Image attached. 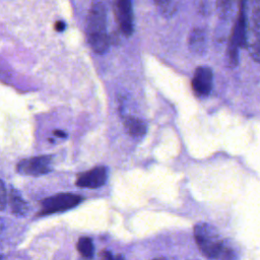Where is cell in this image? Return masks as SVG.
<instances>
[{"label":"cell","mask_w":260,"mask_h":260,"mask_svg":"<svg viewBox=\"0 0 260 260\" xmlns=\"http://www.w3.org/2000/svg\"><path fill=\"white\" fill-rule=\"evenodd\" d=\"M160 12L166 16H172L178 9L179 2L177 1H157L155 2Z\"/></svg>","instance_id":"obj_13"},{"label":"cell","mask_w":260,"mask_h":260,"mask_svg":"<svg viewBox=\"0 0 260 260\" xmlns=\"http://www.w3.org/2000/svg\"><path fill=\"white\" fill-rule=\"evenodd\" d=\"M55 135H57L58 137H61V138H65L67 136V133L65 131H62V130H59V129H56L54 130L53 132Z\"/></svg>","instance_id":"obj_19"},{"label":"cell","mask_w":260,"mask_h":260,"mask_svg":"<svg viewBox=\"0 0 260 260\" xmlns=\"http://www.w3.org/2000/svg\"><path fill=\"white\" fill-rule=\"evenodd\" d=\"M19 174L25 176H42L52 171V156L42 155L21 159L16 167Z\"/></svg>","instance_id":"obj_4"},{"label":"cell","mask_w":260,"mask_h":260,"mask_svg":"<svg viewBox=\"0 0 260 260\" xmlns=\"http://www.w3.org/2000/svg\"><path fill=\"white\" fill-rule=\"evenodd\" d=\"M102 260H116V258L109 251H104L102 254Z\"/></svg>","instance_id":"obj_17"},{"label":"cell","mask_w":260,"mask_h":260,"mask_svg":"<svg viewBox=\"0 0 260 260\" xmlns=\"http://www.w3.org/2000/svg\"><path fill=\"white\" fill-rule=\"evenodd\" d=\"M152 260H166V259L164 257H156V258H154Z\"/></svg>","instance_id":"obj_20"},{"label":"cell","mask_w":260,"mask_h":260,"mask_svg":"<svg viewBox=\"0 0 260 260\" xmlns=\"http://www.w3.org/2000/svg\"><path fill=\"white\" fill-rule=\"evenodd\" d=\"M55 29H56L57 31H63V30L65 29V23H64L63 21H61V20L56 21V23H55Z\"/></svg>","instance_id":"obj_18"},{"label":"cell","mask_w":260,"mask_h":260,"mask_svg":"<svg viewBox=\"0 0 260 260\" xmlns=\"http://www.w3.org/2000/svg\"><path fill=\"white\" fill-rule=\"evenodd\" d=\"M252 19L254 24L260 28V1H257L253 7Z\"/></svg>","instance_id":"obj_15"},{"label":"cell","mask_w":260,"mask_h":260,"mask_svg":"<svg viewBox=\"0 0 260 260\" xmlns=\"http://www.w3.org/2000/svg\"><path fill=\"white\" fill-rule=\"evenodd\" d=\"M8 199H9V205L13 214L17 216H23L24 214H26L28 210V205L16 190L12 189L10 191Z\"/></svg>","instance_id":"obj_11"},{"label":"cell","mask_w":260,"mask_h":260,"mask_svg":"<svg viewBox=\"0 0 260 260\" xmlns=\"http://www.w3.org/2000/svg\"><path fill=\"white\" fill-rule=\"evenodd\" d=\"M82 201V197L72 193H59L47 197L41 201V215H48L63 212L77 206Z\"/></svg>","instance_id":"obj_3"},{"label":"cell","mask_w":260,"mask_h":260,"mask_svg":"<svg viewBox=\"0 0 260 260\" xmlns=\"http://www.w3.org/2000/svg\"><path fill=\"white\" fill-rule=\"evenodd\" d=\"M115 16L120 29L125 36H131L133 32V9L129 0H120L115 3Z\"/></svg>","instance_id":"obj_6"},{"label":"cell","mask_w":260,"mask_h":260,"mask_svg":"<svg viewBox=\"0 0 260 260\" xmlns=\"http://www.w3.org/2000/svg\"><path fill=\"white\" fill-rule=\"evenodd\" d=\"M194 239L201 253L209 259H216L223 250V243L212 225L200 222L194 226Z\"/></svg>","instance_id":"obj_2"},{"label":"cell","mask_w":260,"mask_h":260,"mask_svg":"<svg viewBox=\"0 0 260 260\" xmlns=\"http://www.w3.org/2000/svg\"><path fill=\"white\" fill-rule=\"evenodd\" d=\"M76 248H77L79 254L83 258H85V259H91L92 258L94 249H93V244H92L91 239H89L87 237L80 238L77 242Z\"/></svg>","instance_id":"obj_12"},{"label":"cell","mask_w":260,"mask_h":260,"mask_svg":"<svg viewBox=\"0 0 260 260\" xmlns=\"http://www.w3.org/2000/svg\"><path fill=\"white\" fill-rule=\"evenodd\" d=\"M248 51L252 58L260 63V36L257 35L252 42L248 44Z\"/></svg>","instance_id":"obj_14"},{"label":"cell","mask_w":260,"mask_h":260,"mask_svg":"<svg viewBox=\"0 0 260 260\" xmlns=\"http://www.w3.org/2000/svg\"><path fill=\"white\" fill-rule=\"evenodd\" d=\"M86 36L93 52L104 54L108 51L110 39L107 34V9L103 2H93L89 8Z\"/></svg>","instance_id":"obj_1"},{"label":"cell","mask_w":260,"mask_h":260,"mask_svg":"<svg viewBox=\"0 0 260 260\" xmlns=\"http://www.w3.org/2000/svg\"><path fill=\"white\" fill-rule=\"evenodd\" d=\"M124 126L132 137H142L147 129L144 121L133 116H127L124 119Z\"/></svg>","instance_id":"obj_10"},{"label":"cell","mask_w":260,"mask_h":260,"mask_svg":"<svg viewBox=\"0 0 260 260\" xmlns=\"http://www.w3.org/2000/svg\"><path fill=\"white\" fill-rule=\"evenodd\" d=\"M247 32V20L244 11V2H242L228 47L239 49V47L246 46V42L248 39Z\"/></svg>","instance_id":"obj_8"},{"label":"cell","mask_w":260,"mask_h":260,"mask_svg":"<svg viewBox=\"0 0 260 260\" xmlns=\"http://www.w3.org/2000/svg\"><path fill=\"white\" fill-rule=\"evenodd\" d=\"M7 204V192L4 183L0 180V210H3Z\"/></svg>","instance_id":"obj_16"},{"label":"cell","mask_w":260,"mask_h":260,"mask_svg":"<svg viewBox=\"0 0 260 260\" xmlns=\"http://www.w3.org/2000/svg\"><path fill=\"white\" fill-rule=\"evenodd\" d=\"M188 45L190 50H192L197 54L204 52L206 48V34L204 29L200 27H196L192 29L189 35Z\"/></svg>","instance_id":"obj_9"},{"label":"cell","mask_w":260,"mask_h":260,"mask_svg":"<svg viewBox=\"0 0 260 260\" xmlns=\"http://www.w3.org/2000/svg\"><path fill=\"white\" fill-rule=\"evenodd\" d=\"M108 178V170L106 167L99 166L89 171L81 173L76 178V186L80 188L95 189L102 187Z\"/></svg>","instance_id":"obj_5"},{"label":"cell","mask_w":260,"mask_h":260,"mask_svg":"<svg viewBox=\"0 0 260 260\" xmlns=\"http://www.w3.org/2000/svg\"><path fill=\"white\" fill-rule=\"evenodd\" d=\"M212 80L213 74L209 67L200 66L196 68L191 81V85L194 92L198 96L208 95L212 88Z\"/></svg>","instance_id":"obj_7"}]
</instances>
